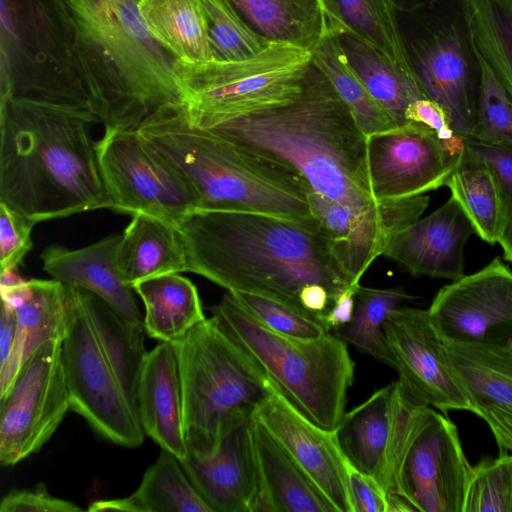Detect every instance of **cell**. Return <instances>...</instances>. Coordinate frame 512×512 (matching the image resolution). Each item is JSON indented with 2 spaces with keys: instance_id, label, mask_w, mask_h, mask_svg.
<instances>
[{
  "instance_id": "c3c4849f",
  "label": "cell",
  "mask_w": 512,
  "mask_h": 512,
  "mask_svg": "<svg viewBox=\"0 0 512 512\" xmlns=\"http://www.w3.org/2000/svg\"><path fill=\"white\" fill-rule=\"evenodd\" d=\"M476 415L488 424L500 453L512 451V408L490 406L479 409Z\"/></svg>"
},
{
  "instance_id": "5b68a950",
  "label": "cell",
  "mask_w": 512,
  "mask_h": 512,
  "mask_svg": "<svg viewBox=\"0 0 512 512\" xmlns=\"http://www.w3.org/2000/svg\"><path fill=\"white\" fill-rule=\"evenodd\" d=\"M137 130L191 186L198 210L262 214L319 229L311 187L296 169L196 125L184 103L159 108Z\"/></svg>"
},
{
  "instance_id": "5bb4252c",
  "label": "cell",
  "mask_w": 512,
  "mask_h": 512,
  "mask_svg": "<svg viewBox=\"0 0 512 512\" xmlns=\"http://www.w3.org/2000/svg\"><path fill=\"white\" fill-rule=\"evenodd\" d=\"M428 312L445 342L512 347V269L494 257L440 288Z\"/></svg>"
},
{
  "instance_id": "7c38bea8",
  "label": "cell",
  "mask_w": 512,
  "mask_h": 512,
  "mask_svg": "<svg viewBox=\"0 0 512 512\" xmlns=\"http://www.w3.org/2000/svg\"><path fill=\"white\" fill-rule=\"evenodd\" d=\"M97 156L109 209L144 213L177 228L198 210L191 186L138 130H105Z\"/></svg>"
},
{
  "instance_id": "ac0fdd59",
  "label": "cell",
  "mask_w": 512,
  "mask_h": 512,
  "mask_svg": "<svg viewBox=\"0 0 512 512\" xmlns=\"http://www.w3.org/2000/svg\"><path fill=\"white\" fill-rule=\"evenodd\" d=\"M253 417L309 477L335 512H354L349 464L334 430L324 429L303 416L272 383Z\"/></svg>"
},
{
  "instance_id": "83f0119b",
  "label": "cell",
  "mask_w": 512,
  "mask_h": 512,
  "mask_svg": "<svg viewBox=\"0 0 512 512\" xmlns=\"http://www.w3.org/2000/svg\"><path fill=\"white\" fill-rule=\"evenodd\" d=\"M88 511L212 512L186 475L179 459L161 449L129 496L98 500Z\"/></svg>"
},
{
  "instance_id": "e575fe53",
  "label": "cell",
  "mask_w": 512,
  "mask_h": 512,
  "mask_svg": "<svg viewBox=\"0 0 512 512\" xmlns=\"http://www.w3.org/2000/svg\"><path fill=\"white\" fill-rule=\"evenodd\" d=\"M336 32L346 29L414 76L402 42L392 0H324ZM415 77V76H414Z\"/></svg>"
},
{
  "instance_id": "6da1fadb",
  "label": "cell",
  "mask_w": 512,
  "mask_h": 512,
  "mask_svg": "<svg viewBox=\"0 0 512 512\" xmlns=\"http://www.w3.org/2000/svg\"><path fill=\"white\" fill-rule=\"evenodd\" d=\"M66 67L105 130H137L183 103L176 58L148 31L139 0H36Z\"/></svg>"
},
{
  "instance_id": "f907efd6",
  "label": "cell",
  "mask_w": 512,
  "mask_h": 512,
  "mask_svg": "<svg viewBox=\"0 0 512 512\" xmlns=\"http://www.w3.org/2000/svg\"><path fill=\"white\" fill-rule=\"evenodd\" d=\"M17 320L14 308L2 303L0 317V367L8 360L15 342Z\"/></svg>"
},
{
  "instance_id": "ee69618b",
  "label": "cell",
  "mask_w": 512,
  "mask_h": 512,
  "mask_svg": "<svg viewBox=\"0 0 512 512\" xmlns=\"http://www.w3.org/2000/svg\"><path fill=\"white\" fill-rule=\"evenodd\" d=\"M405 116L408 122L420 123L433 131L453 154H461L466 138L457 134L450 116L441 105L428 98H421L409 105Z\"/></svg>"
},
{
  "instance_id": "484cf974",
  "label": "cell",
  "mask_w": 512,
  "mask_h": 512,
  "mask_svg": "<svg viewBox=\"0 0 512 512\" xmlns=\"http://www.w3.org/2000/svg\"><path fill=\"white\" fill-rule=\"evenodd\" d=\"M115 263L123 281L132 288L148 278L187 271L178 228L144 213L132 215L117 244Z\"/></svg>"
},
{
  "instance_id": "f6af8a7d",
  "label": "cell",
  "mask_w": 512,
  "mask_h": 512,
  "mask_svg": "<svg viewBox=\"0 0 512 512\" xmlns=\"http://www.w3.org/2000/svg\"><path fill=\"white\" fill-rule=\"evenodd\" d=\"M76 503L52 496L44 484L34 489H14L0 502V512H81Z\"/></svg>"
},
{
  "instance_id": "30bf717a",
  "label": "cell",
  "mask_w": 512,
  "mask_h": 512,
  "mask_svg": "<svg viewBox=\"0 0 512 512\" xmlns=\"http://www.w3.org/2000/svg\"><path fill=\"white\" fill-rule=\"evenodd\" d=\"M471 471L456 425L424 402L414 405L394 451L388 494L419 512H462Z\"/></svg>"
},
{
  "instance_id": "2e32d148",
  "label": "cell",
  "mask_w": 512,
  "mask_h": 512,
  "mask_svg": "<svg viewBox=\"0 0 512 512\" xmlns=\"http://www.w3.org/2000/svg\"><path fill=\"white\" fill-rule=\"evenodd\" d=\"M308 199L320 231L354 284H360L370 265L383 255L390 238L418 220L430 202L429 196L420 195L357 206L330 200L312 189Z\"/></svg>"
},
{
  "instance_id": "d590c367",
  "label": "cell",
  "mask_w": 512,
  "mask_h": 512,
  "mask_svg": "<svg viewBox=\"0 0 512 512\" xmlns=\"http://www.w3.org/2000/svg\"><path fill=\"white\" fill-rule=\"evenodd\" d=\"M312 58L347 105L366 137L398 127L350 65L336 33H330L314 49Z\"/></svg>"
},
{
  "instance_id": "7bdbcfd3",
  "label": "cell",
  "mask_w": 512,
  "mask_h": 512,
  "mask_svg": "<svg viewBox=\"0 0 512 512\" xmlns=\"http://www.w3.org/2000/svg\"><path fill=\"white\" fill-rule=\"evenodd\" d=\"M36 223L0 202V265L1 270L17 269L33 242L31 232Z\"/></svg>"
},
{
  "instance_id": "f35d334b",
  "label": "cell",
  "mask_w": 512,
  "mask_h": 512,
  "mask_svg": "<svg viewBox=\"0 0 512 512\" xmlns=\"http://www.w3.org/2000/svg\"><path fill=\"white\" fill-rule=\"evenodd\" d=\"M200 2L214 60H245L256 56L271 43L247 25L230 0Z\"/></svg>"
},
{
  "instance_id": "816d5d0a",
  "label": "cell",
  "mask_w": 512,
  "mask_h": 512,
  "mask_svg": "<svg viewBox=\"0 0 512 512\" xmlns=\"http://www.w3.org/2000/svg\"><path fill=\"white\" fill-rule=\"evenodd\" d=\"M498 244L502 249L504 260L512 263V217L509 219Z\"/></svg>"
},
{
  "instance_id": "9c48e42d",
  "label": "cell",
  "mask_w": 512,
  "mask_h": 512,
  "mask_svg": "<svg viewBox=\"0 0 512 512\" xmlns=\"http://www.w3.org/2000/svg\"><path fill=\"white\" fill-rule=\"evenodd\" d=\"M311 63V51L271 42L245 60L176 59L174 71L191 120L205 128L294 101Z\"/></svg>"
},
{
  "instance_id": "8fae6325",
  "label": "cell",
  "mask_w": 512,
  "mask_h": 512,
  "mask_svg": "<svg viewBox=\"0 0 512 512\" xmlns=\"http://www.w3.org/2000/svg\"><path fill=\"white\" fill-rule=\"evenodd\" d=\"M62 361L70 409L102 438L126 448L141 446L146 434L137 413L106 360L79 289L72 286Z\"/></svg>"
},
{
  "instance_id": "f5cc1de1",
  "label": "cell",
  "mask_w": 512,
  "mask_h": 512,
  "mask_svg": "<svg viewBox=\"0 0 512 512\" xmlns=\"http://www.w3.org/2000/svg\"><path fill=\"white\" fill-rule=\"evenodd\" d=\"M437 0H392L397 11H407Z\"/></svg>"
},
{
  "instance_id": "44dd1931",
  "label": "cell",
  "mask_w": 512,
  "mask_h": 512,
  "mask_svg": "<svg viewBox=\"0 0 512 512\" xmlns=\"http://www.w3.org/2000/svg\"><path fill=\"white\" fill-rule=\"evenodd\" d=\"M252 419L231 430L214 452H187L179 460L212 512H252L259 490Z\"/></svg>"
},
{
  "instance_id": "603a6c76",
  "label": "cell",
  "mask_w": 512,
  "mask_h": 512,
  "mask_svg": "<svg viewBox=\"0 0 512 512\" xmlns=\"http://www.w3.org/2000/svg\"><path fill=\"white\" fill-rule=\"evenodd\" d=\"M120 236L109 235L79 249L50 246L41 254L43 269L68 286L96 295L126 320L144 324L135 291L123 281L116 267Z\"/></svg>"
},
{
  "instance_id": "4316f807",
  "label": "cell",
  "mask_w": 512,
  "mask_h": 512,
  "mask_svg": "<svg viewBox=\"0 0 512 512\" xmlns=\"http://www.w3.org/2000/svg\"><path fill=\"white\" fill-rule=\"evenodd\" d=\"M247 23L271 42L314 51L332 32V16L324 0H230Z\"/></svg>"
},
{
  "instance_id": "277c9868",
  "label": "cell",
  "mask_w": 512,
  "mask_h": 512,
  "mask_svg": "<svg viewBox=\"0 0 512 512\" xmlns=\"http://www.w3.org/2000/svg\"><path fill=\"white\" fill-rule=\"evenodd\" d=\"M204 129L288 164L330 200L357 206L381 202L371 192L367 137L313 58L294 101Z\"/></svg>"
},
{
  "instance_id": "74e56055",
  "label": "cell",
  "mask_w": 512,
  "mask_h": 512,
  "mask_svg": "<svg viewBox=\"0 0 512 512\" xmlns=\"http://www.w3.org/2000/svg\"><path fill=\"white\" fill-rule=\"evenodd\" d=\"M477 50L512 101V0H468Z\"/></svg>"
},
{
  "instance_id": "8992f818",
  "label": "cell",
  "mask_w": 512,
  "mask_h": 512,
  "mask_svg": "<svg viewBox=\"0 0 512 512\" xmlns=\"http://www.w3.org/2000/svg\"><path fill=\"white\" fill-rule=\"evenodd\" d=\"M210 310L296 410L324 429H336L345 413L355 369L344 340L332 331L311 339L275 332L230 292Z\"/></svg>"
},
{
  "instance_id": "3957f363",
  "label": "cell",
  "mask_w": 512,
  "mask_h": 512,
  "mask_svg": "<svg viewBox=\"0 0 512 512\" xmlns=\"http://www.w3.org/2000/svg\"><path fill=\"white\" fill-rule=\"evenodd\" d=\"M91 112L28 98L0 105V202L35 223L109 208Z\"/></svg>"
},
{
  "instance_id": "f546056e",
  "label": "cell",
  "mask_w": 512,
  "mask_h": 512,
  "mask_svg": "<svg viewBox=\"0 0 512 512\" xmlns=\"http://www.w3.org/2000/svg\"><path fill=\"white\" fill-rule=\"evenodd\" d=\"M144 307L147 336L175 343L206 319L196 286L179 273L148 278L133 286Z\"/></svg>"
},
{
  "instance_id": "9a60e30c",
  "label": "cell",
  "mask_w": 512,
  "mask_h": 512,
  "mask_svg": "<svg viewBox=\"0 0 512 512\" xmlns=\"http://www.w3.org/2000/svg\"><path fill=\"white\" fill-rule=\"evenodd\" d=\"M460 156V155H459ZM459 156L426 126L408 122L367 137V168L375 200L405 199L446 185Z\"/></svg>"
},
{
  "instance_id": "f1b7e54d",
  "label": "cell",
  "mask_w": 512,
  "mask_h": 512,
  "mask_svg": "<svg viewBox=\"0 0 512 512\" xmlns=\"http://www.w3.org/2000/svg\"><path fill=\"white\" fill-rule=\"evenodd\" d=\"M452 370L473 413L485 407L512 408V347L445 342Z\"/></svg>"
},
{
  "instance_id": "d4e9b609",
  "label": "cell",
  "mask_w": 512,
  "mask_h": 512,
  "mask_svg": "<svg viewBox=\"0 0 512 512\" xmlns=\"http://www.w3.org/2000/svg\"><path fill=\"white\" fill-rule=\"evenodd\" d=\"M259 490L252 512H335L315 484L253 417Z\"/></svg>"
},
{
  "instance_id": "bcb514c9",
  "label": "cell",
  "mask_w": 512,
  "mask_h": 512,
  "mask_svg": "<svg viewBox=\"0 0 512 512\" xmlns=\"http://www.w3.org/2000/svg\"><path fill=\"white\" fill-rule=\"evenodd\" d=\"M467 145L493 173L510 218L512 217V147L493 145L466 138Z\"/></svg>"
},
{
  "instance_id": "e0dca14e",
  "label": "cell",
  "mask_w": 512,
  "mask_h": 512,
  "mask_svg": "<svg viewBox=\"0 0 512 512\" xmlns=\"http://www.w3.org/2000/svg\"><path fill=\"white\" fill-rule=\"evenodd\" d=\"M384 332L398 380L411 393L443 414L455 410L473 413L428 309L401 306L386 320Z\"/></svg>"
},
{
  "instance_id": "ffe728a7",
  "label": "cell",
  "mask_w": 512,
  "mask_h": 512,
  "mask_svg": "<svg viewBox=\"0 0 512 512\" xmlns=\"http://www.w3.org/2000/svg\"><path fill=\"white\" fill-rule=\"evenodd\" d=\"M475 229L450 196L430 214L395 233L383 256L413 276L455 281L465 275V246Z\"/></svg>"
},
{
  "instance_id": "b9f144b4",
  "label": "cell",
  "mask_w": 512,
  "mask_h": 512,
  "mask_svg": "<svg viewBox=\"0 0 512 512\" xmlns=\"http://www.w3.org/2000/svg\"><path fill=\"white\" fill-rule=\"evenodd\" d=\"M467 138L512 147V101L484 61L476 119Z\"/></svg>"
},
{
  "instance_id": "4fadbf2b",
  "label": "cell",
  "mask_w": 512,
  "mask_h": 512,
  "mask_svg": "<svg viewBox=\"0 0 512 512\" xmlns=\"http://www.w3.org/2000/svg\"><path fill=\"white\" fill-rule=\"evenodd\" d=\"M0 463L13 466L38 452L70 409L62 341L39 347L0 396Z\"/></svg>"
},
{
  "instance_id": "681fc988",
  "label": "cell",
  "mask_w": 512,
  "mask_h": 512,
  "mask_svg": "<svg viewBox=\"0 0 512 512\" xmlns=\"http://www.w3.org/2000/svg\"><path fill=\"white\" fill-rule=\"evenodd\" d=\"M359 285H352L341 292L334 300L329 311L321 315L322 320L330 330H336L351 320Z\"/></svg>"
},
{
  "instance_id": "836d02e7",
  "label": "cell",
  "mask_w": 512,
  "mask_h": 512,
  "mask_svg": "<svg viewBox=\"0 0 512 512\" xmlns=\"http://www.w3.org/2000/svg\"><path fill=\"white\" fill-rule=\"evenodd\" d=\"M138 9L150 34L173 57L214 60L200 0H139Z\"/></svg>"
},
{
  "instance_id": "cb8c5ba5",
  "label": "cell",
  "mask_w": 512,
  "mask_h": 512,
  "mask_svg": "<svg viewBox=\"0 0 512 512\" xmlns=\"http://www.w3.org/2000/svg\"><path fill=\"white\" fill-rule=\"evenodd\" d=\"M69 305V286L56 280L31 279L14 305L15 342L7 362L0 367V396L10 387L21 366L43 344L63 341Z\"/></svg>"
},
{
  "instance_id": "ba28073f",
  "label": "cell",
  "mask_w": 512,
  "mask_h": 512,
  "mask_svg": "<svg viewBox=\"0 0 512 512\" xmlns=\"http://www.w3.org/2000/svg\"><path fill=\"white\" fill-rule=\"evenodd\" d=\"M411 70L425 97L441 105L458 135L474 125L483 61L471 27L468 0H437L397 11Z\"/></svg>"
},
{
  "instance_id": "4dcf8cb0",
  "label": "cell",
  "mask_w": 512,
  "mask_h": 512,
  "mask_svg": "<svg viewBox=\"0 0 512 512\" xmlns=\"http://www.w3.org/2000/svg\"><path fill=\"white\" fill-rule=\"evenodd\" d=\"M484 242L498 243L510 219L496 179L485 162L467 145L446 185Z\"/></svg>"
},
{
  "instance_id": "52a82bcc",
  "label": "cell",
  "mask_w": 512,
  "mask_h": 512,
  "mask_svg": "<svg viewBox=\"0 0 512 512\" xmlns=\"http://www.w3.org/2000/svg\"><path fill=\"white\" fill-rule=\"evenodd\" d=\"M173 344L188 452L210 454L231 430L253 417L271 383L213 316Z\"/></svg>"
},
{
  "instance_id": "d6986e66",
  "label": "cell",
  "mask_w": 512,
  "mask_h": 512,
  "mask_svg": "<svg viewBox=\"0 0 512 512\" xmlns=\"http://www.w3.org/2000/svg\"><path fill=\"white\" fill-rule=\"evenodd\" d=\"M399 380L345 412L334 430L350 467L391 491L392 461L405 414L416 398Z\"/></svg>"
},
{
  "instance_id": "7a4b0ae2",
  "label": "cell",
  "mask_w": 512,
  "mask_h": 512,
  "mask_svg": "<svg viewBox=\"0 0 512 512\" xmlns=\"http://www.w3.org/2000/svg\"><path fill=\"white\" fill-rule=\"evenodd\" d=\"M187 272L228 292L260 295L304 310L303 291L323 285L336 297L354 284L320 231L283 218L197 210L178 226ZM306 311V310H305Z\"/></svg>"
},
{
  "instance_id": "7402d4cb",
  "label": "cell",
  "mask_w": 512,
  "mask_h": 512,
  "mask_svg": "<svg viewBox=\"0 0 512 512\" xmlns=\"http://www.w3.org/2000/svg\"><path fill=\"white\" fill-rule=\"evenodd\" d=\"M137 416L145 434L179 460L186 456L182 389L175 346L159 342L148 351L137 384Z\"/></svg>"
},
{
  "instance_id": "7dc6e473",
  "label": "cell",
  "mask_w": 512,
  "mask_h": 512,
  "mask_svg": "<svg viewBox=\"0 0 512 512\" xmlns=\"http://www.w3.org/2000/svg\"><path fill=\"white\" fill-rule=\"evenodd\" d=\"M348 483L354 512H388L386 493L375 479L349 466Z\"/></svg>"
},
{
  "instance_id": "ab89813d",
  "label": "cell",
  "mask_w": 512,
  "mask_h": 512,
  "mask_svg": "<svg viewBox=\"0 0 512 512\" xmlns=\"http://www.w3.org/2000/svg\"><path fill=\"white\" fill-rule=\"evenodd\" d=\"M462 512H512V454L485 457L472 467Z\"/></svg>"
},
{
  "instance_id": "d6a6232c",
  "label": "cell",
  "mask_w": 512,
  "mask_h": 512,
  "mask_svg": "<svg viewBox=\"0 0 512 512\" xmlns=\"http://www.w3.org/2000/svg\"><path fill=\"white\" fill-rule=\"evenodd\" d=\"M336 35L350 65L369 93L397 126L408 123L405 115L409 105L426 98L416 78L396 68L377 49L352 32L342 29Z\"/></svg>"
},
{
  "instance_id": "1f68e13d",
  "label": "cell",
  "mask_w": 512,
  "mask_h": 512,
  "mask_svg": "<svg viewBox=\"0 0 512 512\" xmlns=\"http://www.w3.org/2000/svg\"><path fill=\"white\" fill-rule=\"evenodd\" d=\"M78 289L106 360L137 413V384L148 352L145 326L126 320L96 295Z\"/></svg>"
},
{
  "instance_id": "60d3db41",
  "label": "cell",
  "mask_w": 512,
  "mask_h": 512,
  "mask_svg": "<svg viewBox=\"0 0 512 512\" xmlns=\"http://www.w3.org/2000/svg\"><path fill=\"white\" fill-rule=\"evenodd\" d=\"M257 320L269 329L297 338H318L331 332L321 315L260 295L230 292Z\"/></svg>"
},
{
  "instance_id": "8d00e7d4",
  "label": "cell",
  "mask_w": 512,
  "mask_h": 512,
  "mask_svg": "<svg viewBox=\"0 0 512 512\" xmlns=\"http://www.w3.org/2000/svg\"><path fill=\"white\" fill-rule=\"evenodd\" d=\"M413 298L403 287L370 288L359 285L353 316L347 324L335 330L336 334L347 344L394 368L384 324L403 302Z\"/></svg>"
}]
</instances>
